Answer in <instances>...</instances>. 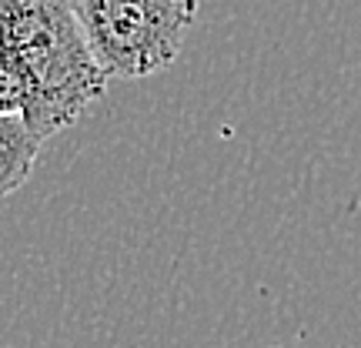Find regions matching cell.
<instances>
[{"label": "cell", "instance_id": "1", "mask_svg": "<svg viewBox=\"0 0 361 348\" xmlns=\"http://www.w3.org/2000/svg\"><path fill=\"white\" fill-rule=\"evenodd\" d=\"M0 61L20 84V117L44 141L74 128L107 90L71 0H0Z\"/></svg>", "mask_w": 361, "mask_h": 348}, {"label": "cell", "instance_id": "3", "mask_svg": "<svg viewBox=\"0 0 361 348\" xmlns=\"http://www.w3.org/2000/svg\"><path fill=\"white\" fill-rule=\"evenodd\" d=\"M40 144L44 138H37L20 114L0 117V198L20 191L30 181Z\"/></svg>", "mask_w": 361, "mask_h": 348}, {"label": "cell", "instance_id": "2", "mask_svg": "<svg viewBox=\"0 0 361 348\" xmlns=\"http://www.w3.org/2000/svg\"><path fill=\"white\" fill-rule=\"evenodd\" d=\"M107 78L141 80L178 61L197 0H71Z\"/></svg>", "mask_w": 361, "mask_h": 348}, {"label": "cell", "instance_id": "4", "mask_svg": "<svg viewBox=\"0 0 361 348\" xmlns=\"http://www.w3.org/2000/svg\"><path fill=\"white\" fill-rule=\"evenodd\" d=\"M20 107H24L20 84H17V78H13L11 71L4 67V61H0V117L4 114H20Z\"/></svg>", "mask_w": 361, "mask_h": 348}]
</instances>
